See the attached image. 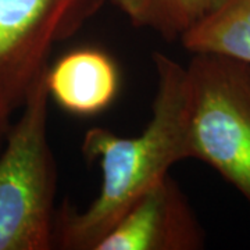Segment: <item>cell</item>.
<instances>
[{"label": "cell", "instance_id": "6da1fadb", "mask_svg": "<svg viewBox=\"0 0 250 250\" xmlns=\"http://www.w3.org/2000/svg\"><path fill=\"white\" fill-rule=\"evenodd\" d=\"M156 95L152 117L136 136H121L103 126L89 128L82 139L85 159L98 161L100 190L83 211L64 203L56 215V248L95 250L110 229L172 166L190 159L188 132L187 65L153 52Z\"/></svg>", "mask_w": 250, "mask_h": 250}, {"label": "cell", "instance_id": "7a4b0ae2", "mask_svg": "<svg viewBox=\"0 0 250 250\" xmlns=\"http://www.w3.org/2000/svg\"><path fill=\"white\" fill-rule=\"evenodd\" d=\"M46 68L0 150V250L56 249L57 168L49 142Z\"/></svg>", "mask_w": 250, "mask_h": 250}, {"label": "cell", "instance_id": "3957f363", "mask_svg": "<svg viewBox=\"0 0 250 250\" xmlns=\"http://www.w3.org/2000/svg\"><path fill=\"white\" fill-rule=\"evenodd\" d=\"M187 75L190 159L210 166L250 205V64L192 53Z\"/></svg>", "mask_w": 250, "mask_h": 250}, {"label": "cell", "instance_id": "277c9868", "mask_svg": "<svg viewBox=\"0 0 250 250\" xmlns=\"http://www.w3.org/2000/svg\"><path fill=\"white\" fill-rule=\"evenodd\" d=\"M108 0H0V96L13 110L47 68L53 47L83 28Z\"/></svg>", "mask_w": 250, "mask_h": 250}, {"label": "cell", "instance_id": "5b68a950", "mask_svg": "<svg viewBox=\"0 0 250 250\" xmlns=\"http://www.w3.org/2000/svg\"><path fill=\"white\" fill-rule=\"evenodd\" d=\"M206 232L170 174L145 193L95 250H200Z\"/></svg>", "mask_w": 250, "mask_h": 250}, {"label": "cell", "instance_id": "8992f818", "mask_svg": "<svg viewBox=\"0 0 250 250\" xmlns=\"http://www.w3.org/2000/svg\"><path fill=\"white\" fill-rule=\"evenodd\" d=\"M50 100L72 116L92 117L106 111L118 96L120 70L113 57L98 47H81L46 68Z\"/></svg>", "mask_w": 250, "mask_h": 250}, {"label": "cell", "instance_id": "52a82bcc", "mask_svg": "<svg viewBox=\"0 0 250 250\" xmlns=\"http://www.w3.org/2000/svg\"><path fill=\"white\" fill-rule=\"evenodd\" d=\"M181 45L190 53H215L250 64V0H214Z\"/></svg>", "mask_w": 250, "mask_h": 250}, {"label": "cell", "instance_id": "ba28073f", "mask_svg": "<svg viewBox=\"0 0 250 250\" xmlns=\"http://www.w3.org/2000/svg\"><path fill=\"white\" fill-rule=\"evenodd\" d=\"M131 25L163 39L179 41L211 7L214 0H108Z\"/></svg>", "mask_w": 250, "mask_h": 250}, {"label": "cell", "instance_id": "9c48e42d", "mask_svg": "<svg viewBox=\"0 0 250 250\" xmlns=\"http://www.w3.org/2000/svg\"><path fill=\"white\" fill-rule=\"evenodd\" d=\"M14 110L11 108L9 103L0 96V150L4 145L6 136L10 129V116Z\"/></svg>", "mask_w": 250, "mask_h": 250}]
</instances>
